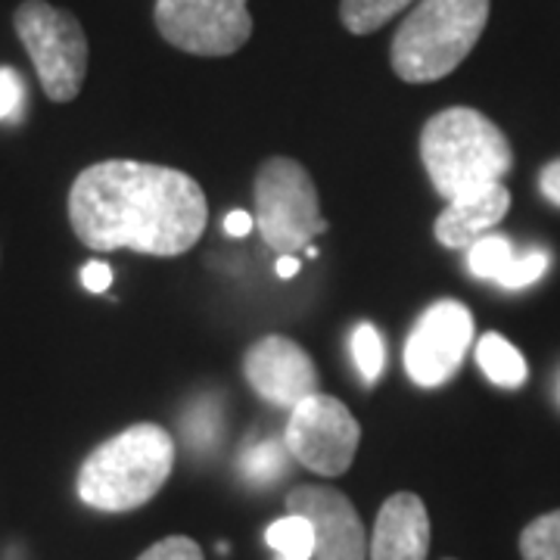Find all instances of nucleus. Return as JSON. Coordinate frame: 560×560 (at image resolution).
I'll use <instances>...</instances> for the list:
<instances>
[{
	"instance_id": "nucleus-1",
	"label": "nucleus",
	"mask_w": 560,
	"mask_h": 560,
	"mask_svg": "<svg viewBox=\"0 0 560 560\" xmlns=\"http://www.w3.org/2000/svg\"><path fill=\"white\" fill-rule=\"evenodd\" d=\"M72 231L91 249L184 256L206 231L209 202L187 172L135 160L88 165L69 190Z\"/></svg>"
},
{
	"instance_id": "nucleus-2",
	"label": "nucleus",
	"mask_w": 560,
	"mask_h": 560,
	"mask_svg": "<svg viewBox=\"0 0 560 560\" xmlns=\"http://www.w3.org/2000/svg\"><path fill=\"white\" fill-rule=\"evenodd\" d=\"M420 160L445 202L495 187L514 165L511 140L470 106L442 109L420 131Z\"/></svg>"
},
{
	"instance_id": "nucleus-3",
	"label": "nucleus",
	"mask_w": 560,
	"mask_h": 560,
	"mask_svg": "<svg viewBox=\"0 0 560 560\" xmlns=\"http://www.w3.org/2000/svg\"><path fill=\"white\" fill-rule=\"evenodd\" d=\"M175 467V442L160 423H135L97 445L79 470V499L106 514L138 511L160 495Z\"/></svg>"
},
{
	"instance_id": "nucleus-4",
	"label": "nucleus",
	"mask_w": 560,
	"mask_h": 560,
	"mask_svg": "<svg viewBox=\"0 0 560 560\" xmlns=\"http://www.w3.org/2000/svg\"><path fill=\"white\" fill-rule=\"evenodd\" d=\"M489 22V0H418L399 25L389 62L408 84L452 75L477 47Z\"/></svg>"
},
{
	"instance_id": "nucleus-5",
	"label": "nucleus",
	"mask_w": 560,
	"mask_h": 560,
	"mask_svg": "<svg viewBox=\"0 0 560 560\" xmlns=\"http://www.w3.org/2000/svg\"><path fill=\"white\" fill-rule=\"evenodd\" d=\"M256 224L278 256H296L327 231L318 187L296 160L271 156L256 175Z\"/></svg>"
},
{
	"instance_id": "nucleus-6",
	"label": "nucleus",
	"mask_w": 560,
	"mask_h": 560,
	"mask_svg": "<svg viewBox=\"0 0 560 560\" xmlns=\"http://www.w3.org/2000/svg\"><path fill=\"white\" fill-rule=\"evenodd\" d=\"M13 25L32 57L44 94L54 103L75 101L88 75V35L81 22L47 0H25Z\"/></svg>"
},
{
	"instance_id": "nucleus-7",
	"label": "nucleus",
	"mask_w": 560,
	"mask_h": 560,
	"mask_svg": "<svg viewBox=\"0 0 560 560\" xmlns=\"http://www.w3.org/2000/svg\"><path fill=\"white\" fill-rule=\"evenodd\" d=\"M249 0H156L153 20L172 47L194 57H231L253 35Z\"/></svg>"
},
{
	"instance_id": "nucleus-8",
	"label": "nucleus",
	"mask_w": 560,
	"mask_h": 560,
	"mask_svg": "<svg viewBox=\"0 0 560 560\" xmlns=\"http://www.w3.org/2000/svg\"><path fill=\"white\" fill-rule=\"evenodd\" d=\"M361 442L359 420L334 396L315 393L302 399L283 433L290 455L320 477H340L352 467Z\"/></svg>"
},
{
	"instance_id": "nucleus-9",
	"label": "nucleus",
	"mask_w": 560,
	"mask_h": 560,
	"mask_svg": "<svg viewBox=\"0 0 560 560\" xmlns=\"http://www.w3.org/2000/svg\"><path fill=\"white\" fill-rule=\"evenodd\" d=\"M474 342V315L467 305L442 300L430 305L405 342V371L418 386H442L458 374Z\"/></svg>"
},
{
	"instance_id": "nucleus-10",
	"label": "nucleus",
	"mask_w": 560,
	"mask_h": 560,
	"mask_svg": "<svg viewBox=\"0 0 560 560\" xmlns=\"http://www.w3.org/2000/svg\"><path fill=\"white\" fill-rule=\"evenodd\" d=\"M243 377L261 399L290 411L318 393V368L312 355L300 342L278 334L249 346V352L243 355Z\"/></svg>"
},
{
	"instance_id": "nucleus-11",
	"label": "nucleus",
	"mask_w": 560,
	"mask_h": 560,
	"mask_svg": "<svg viewBox=\"0 0 560 560\" xmlns=\"http://www.w3.org/2000/svg\"><path fill=\"white\" fill-rule=\"evenodd\" d=\"M287 514H300L315 529V560H364L368 536L355 504L327 486H296Z\"/></svg>"
},
{
	"instance_id": "nucleus-12",
	"label": "nucleus",
	"mask_w": 560,
	"mask_h": 560,
	"mask_svg": "<svg viewBox=\"0 0 560 560\" xmlns=\"http://www.w3.org/2000/svg\"><path fill=\"white\" fill-rule=\"evenodd\" d=\"M430 555V514L415 492H396L383 501L371 560H427Z\"/></svg>"
},
{
	"instance_id": "nucleus-13",
	"label": "nucleus",
	"mask_w": 560,
	"mask_h": 560,
	"mask_svg": "<svg viewBox=\"0 0 560 560\" xmlns=\"http://www.w3.org/2000/svg\"><path fill=\"white\" fill-rule=\"evenodd\" d=\"M508 209H511V190L504 184L445 202L442 215L436 219V241L448 249H464V246L470 249L508 215Z\"/></svg>"
},
{
	"instance_id": "nucleus-14",
	"label": "nucleus",
	"mask_w": 560,
	"mask_h": 560,
	"mask_svg": "<svg viewBox=\"0 0 560 560\" xmlns=\"http://www.w3.org/2000/svg\"><path fill=\"white\" fill-rule=\"evenodd\" d=\"M548 265H551V256L545 249H529V253L517 256L514 243L501 234H486L467 253L470 275L482 280H495L504 290H523V287L536 283L539 278H545Z\"/></svg>"
},
{
	"instance_id": "nucleus-15",
	"label": "nucleus",
	"mask_w": 560,
	"mask_h": 560,
	"mask_svg": "<svg viewBox=\"0 0 560 560\" xmlns=\"http://www.w3.org/2000/svg\"><path fill=\"white\" fill-rule=\"evenodd\" d=\"M477 364L501 389H521L529 377L526 359L517 352V346H511V340H504L501 334H482L477 340Z\"/></svg>"
},
{
	"instance_id": "nucleus-16",
	"label": "nucleus",
	"mask_w": 560,
	"mask_h": 560,
	"mask_svg": "<svg viewBox=\"0 0 560 560\" xmlns=\"http://www.w3.org/2000/svg\"><path fill=\"white\" fill-rule=\"evenodd\" d=\"M265 539L278 560H312L315 558V529L300 514H287L268 526Z\"/></svg>"
},
{
	"instance_id": "nucleus-17",
	"label": "nucleus",
	"mask_w": 560,
	"mask_h": 560,
	"mask_svg": "<svg viewBox=\"0 0 560 560\" xmlns=\"http://www.w3.org/2000/svg\"><path fill=\"white\" fill-rule=\"evenodd\" d=\"M418 0H340V20L352 35L381 32L389 20H396L401 10H408Z\"/></svg>"
},
{
	"instance_id": "nucleus-18",
	"label": "nucleus",
	"mask_w": 560,
	"mask_h": 560,
	"mask_svg": "<svg viewBox=\"0 0 560 560\" xmlns=\"http://www.w3.org/2000/svg\"><path fill=\"white\" fill-rule=\"evenodd\" d=\"M523 560H560V511L541 514L521 533Z\"/></svg>"
},
{
	"instance_id": "nucleus-19",
	"label": "nucleus",
	"mask_w": 560,
	"mask_h": 560,
	"mask_svg": "<svg viewBox=\"0 0 560 560\" xmlns=\"http://www.w3.org/2000/svg\"><path fill=\"white\" fill-rule=\"evenodd\" d=\"M287 452H290V448H283V445L275 440L259 442L256 448H249V452L243 455V477L253 482H275L280 474H283V467H287Z\"/></svg>"
},
{
	"instance_id": "nucleus-20",
	"label": "nucleus",
	"mask_w": 560,
	"mask_h": 560,
	"mask_svg": "<svg viewBox=\"0 0 560 560\" xmlns=\"http://www.w3.org/2000/svg\"><path fill=\"white\" fill-rule=\"evenodd\" d=\"M352 359L359 364L364 383H374L383 374V340L374 324L364 320L352 330Z\"/></svg>"
},
{
	"instance_id": "nucleus-21",
	"label": "nucleus",
	"mask_w": 560,
	"mask_h": 560,
	"mask_svg": "<svg viewBox=\"0 0 560 560\" xmlns=\"http://www.w3.org/2000/svg\"><path fill=\"white\" fill-rule=\"evenodd\" d=\"M138 560H206L202 548L187 536H168V539L150 545Z\"/></svg>"
},
{
	"instance_id": "nucleus-22",
	"label": "nucleus",
	"mask_w": 560,
	"mask_h": 560,
	"mask_svg": "<svg viewBox=\"0 0 560 560\" xmlns=\"http://www.w3.org/2000/svg\"><path fill=\"white\" fill-rule=\"evenodd\" d=\"M25 103V81L20 79L16 69L0 66V121L16 119Z\"/></svg>"
},
{
	"instance_id": "nucleus-23",
	"label": "nucleus",
	"mask_w": 560,
	"mask_h": 560,
	"mask_svg": "<svg viewBox=\"0 0 560 560\" xmlns=\"http://www.w3.org/2000/svg\"><path fill=\"white\" fill-rule=\"evenodd\" d=\"M81 283H84V290H91V293H106V290L113 287V268H109L106 261H88V265L81 268Z\"/></svg>"
},
{
	"instance_id": "nucleus-24",
	"label": "nucleus",
	"mask_w": 560,
	"mask_h": 560,
	"mask_svg": "<svg viewBox=\"0 0 560 560\" xmlns=\"http://www.w3.org/2000/svg\"><path fill=\"white\" fill-rule=\"evenodd\" d=\"M539 187H541V197H545L548 202H555V206L560 209V156L541 168Z\"/></svg>"
},
{
	"instance_id": "nucleus-25",
	"label": "nucleus",
	"mask_w": 560,
	"mask_h": 560,
	"mask_svg": "<svg viewBox=\"0 0 560 560\" xmlns=\"http://www.w3.org/2000/svg\"><path fill=\"white\" fill-rule=\"evenodd\" d=\"M253 224H256V219H253L249 212L237 209V212H231V215L224 219V231H228L231 237H246V234L253 231Z\"/></svg>"
},
{
	"instance_id": "nucleus-26",
	"label": "nucleus",
	"mask_w": 560,
	"mask_h": 560,
	"mask_svg": "<svg viewBox=\"0 0 560 560\" xmlns=\"http://www.w3.org/2000/svg\"><path fill=\"white\" fill-rule=\"evenodd\" d=\"M278 275L283 280L296 278L300 275V259L296 256H278Z\"/></svg>"
}]
</instances>
